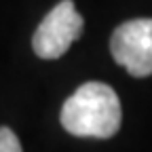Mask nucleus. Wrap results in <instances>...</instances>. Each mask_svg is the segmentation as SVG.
<instances>
[{
    "mask_svg": "<svg viewBox=\"0 0 152 152\" xmlns=\"http://www.w3.org/2000/svg\"><path fill=\"white\" fill-rule=\"evenodd\" d=\"M59 118L64 129L76 137L108 140L121 129V99L106 83L91 80L66 99Z\"/></svg>",
    "mask_w": 152,
    "mask_h": 152,
    "instance_id": "1",
    "label": "nucleus"
},
{
    "mask_svg": "<svg viewBox=\"0 0 152 152\" xmlns=\"http://www.w3.org/2000/svg\"><path fill=\"white\" fill-rule=\"evenodd\" d=\"M83 28L85 21L76 11L74 2L61 0L36 28L32 49L40 59H57L72 47L76 38H80Z\"/></svg>",
    "mask_w": 152,
    "mask_h": 152,
    "instance_id": "2",
    "label": "nucleus"
},
{
    "mask_svg": "<svg viewBox=\"0 0 152 152\" xmlns=\"http://www.w3.org/2000/svg\"><path fill=\"white\" fill-rule=\"evenodd\" d=\"M112 57L131 76L152 74V19H131L121 23L110 38Z\"/></svg>",
    "mask_w": 152,
    "mask_h": 152,
    "instance_id": "3",
    "label": "nucleus"
},
{
    "mask_svg": "<svg viewBox=\"0 0 152 152\" xmlns=\"http://www.w3.org/2000/svg\"><path fill=\"white\" fill-rule=\"evenodd\" d=\"M0 152H23L19 137L9 127H0Z\"/></svg>",
    "mask_w": 152,
    "mask_h": 152,
    "instance_id": "4",
    "label": "nucleus"
}]
</instances>
